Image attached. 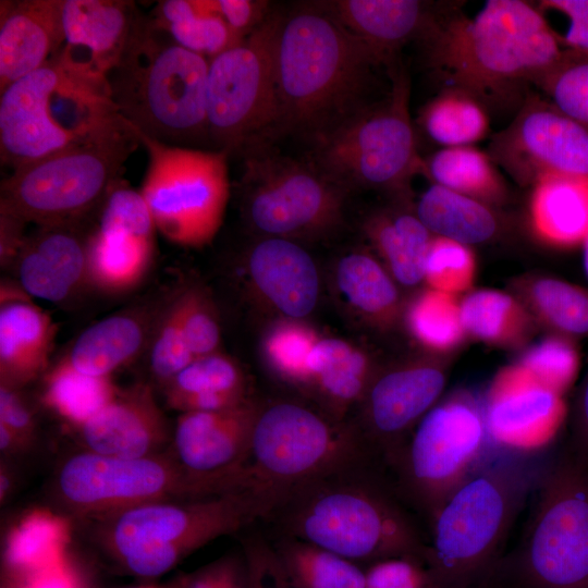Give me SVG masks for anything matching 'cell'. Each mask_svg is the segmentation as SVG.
Returning a JSON list of instances; mask_svg holds the SVG:
<instances>
[{
	"instance_id": "1",
	"label": "cell",
	"mask_w": 588,
	"mask_h": 588,
	"mask_svg": "<svg viewBox=\"0 0 588 588\" xmlns=\"http://www.w3.org/2000/svg\"><path fill=\"white\" fill-rule=\"evenodd\" d=\"M274 63L278 136L313 145L370 105L375 70L384 66L323 1L281 13Z\"/></svg>"
},
{
	"instance_id": "2",
	"label": "cell",
	"mask_w": 588,
	"mask_h": 588,
	"mask_svg": "<svg viewBox=\"0 0 588 588\" xmlns=\"http://www.w3.org/2000/svg\"><path fill=\"white\" fill-rule=\"evenodd\" d=\"M421 41L445 88L486 109L515 101L567 53L539 7L522 0H489L473 17L444 10Z\"/></svg>"
},
{
	"instance_id": "3",
	"label": "cell",
	"mask_w": 588,
	"mask_h": 588,
	"mask_svg": "<svg viewBox=\"0 0 588 588\" xmlns=\"http://www.w3.org/2000/svg\"><path fill=\"white\" fill-rule=\"evenodd\" d=\"M530 451L502 449L429 519L425 564L431 588H467L489 576L540 470Z\"/></svg>"
},
{
	"instance_id": "4",
	"label": "cell",
	"mask_w": 588,
	"mask_h": 588,
	"mask_svg": "<svg viewBox=\"0 0 588 588\" xmlns=\"http://www.w3.org/2000/svg\"><path fill=\"white\" fill-rule=\"evenodd\" d=\"M209 63L140 14L107 77L111 100L135 131L164 144L199 148L210 144Z\"/></svg>"
},
{
	"instance_id": "5",
	"label": "cell",
	"mask_w": 588,
	"mask_h": 588,
	"mask_svg": "<svg viewBox=\"0 0 588 588\" xmlns=\"http://www.w3.org/2000/svg\"><path fill=\"white\" fill-rule=\"evenodd\" d=\"M344 473L297 488L279 513L286 537L310 542L347 560L414 555L427 544L406 511L380 486L343 480Z\"/></svg>"
},
{
	"instance_id": "6",
	"label": "cell",
	"mask_w": 588,
	"mask_h": 588,
	"mask_svg": "<svg viewBox=\"0 0 588 588\" xmlns=\"http://www.w3.org/2000/svg\"><path fill=\"white\" fill-rule=\"evenodd\" d=\"M268 515L264 501L244 489L193 500L152 502L97 518V544L126 573L156 578L192 552Z\"/></svg>"
},
{
	"instance_id": "7",
	"label": "cell",
	"mask_w": 588,
	"mask_h": 588,
	"mask_svg": "<svg viewBox=\"0 0 588 588\" xmlns=\"http://www.w3.org/2000/svg\"><path fill=\"white\" fill-rule=\"evenodd\" d=\"M119 117L108 82L81 76L54 56L1 90V163L15 171L85 140Z\"/></svg>"
},
{
	"instance_id": "8",
	"label": "cell",
	"mask_w": 588,
	"mask_h": 588,
	"mask_svg": "<svg viewBox=\"0 0 588 588\" xmlns=\"http://www.w3.org/2000/svg\"><path fill=\"white\" fill-rule=\"evenodd\" d=\"M138 144L120 115L85 140L13 171L1 182L0 209L37 226L86 221L121 181Z\"/></svg>"
},
{
	"instance_id": "9",
	"label": "cell",
	"mask_w": 588,
	"mask_h": 588,
	"mask_svg": "<svg viewBox=\"0 0 588 588\" xmlns=\"http://www.w3.org/2000/svg\"><path fill=\"white\" fill-rule=\"evenodd\" d=\"M391 90L314 144L313 161L347 193L384 192L408 200L411 181L427 176L411 121L409 79L396 63L388 70Z\"/></svg>"
},
{
	"instance_id": "10",
	"label": "cell",
	"mask_w": 588,
	"mask_h": 588,
	"mask_svg": "<svg viewBox=\"0 0 588 588\" xmlns=\"http://www.w3.org/2000/svg\"><path fill=\"white\" fill-rule=\"evenodd\" d=\"M358 433L297 403L260 407L245 465L248 489L269 514L291 492L345 473L363 455Z\"/></svg>"
},
{
	"instance_id": "11",
	"label": "cell",
	"mask_w": 588,
	"mask_h": 588,
	"mask_svg": "<svg viewBox=\"0 0 588 588\" xmlns=\"http://www.w3.org/2000/svg\"><path fill=\"white\" fill-rule=\"evenodd\" d=\"M240 490L236 481L187 470L172 449L137 458L82 451L59 467L53 491L62 507L84 520L138 505L219 495Z\"/></svg>"
},
{
	"instance_id": "12",
	"label": "cell",
	"mask_w": 588,
	"mask_h": 588,
	"mask_svg": "<svg viewBox=\"0 0 588 588\" xmlns=\"http://www.w3.org/2000/svg\"><path fill=\"white\" fill-rule=\"evenodd\" d=\"M539 487L511 577L516 588H588V463L567 446Z\"/></svg>"
},
{
	"instance_id": "13",
	"label": "cell",
	"mask_w": 588,
	"mask_h": 588,
	"mask_svg": "<svg viewBox=\"0 0 588 588\" xmlns=\"http://www.w3.org/2000/svg\"><path fill=\"white\" fill-rule=\"evenodd\" d=\"M267 143L243 158L242 213L261 237L292 241L334 231L343 219V187L313 159H296Z\"/></svg>"
},
{
	"instance_id": "14",
	"label": "cell",
	"mask_w": 588,
	"mask_h": 588,
	"mask_svg": "<svg viewBox=\"0 0 588 588\" xmlns=\"http://www.w3.org/2000/svg\"><path fill=\"white\" fill-rule=\"evenodd\" d=\"M485 401L465 390L439 401L415 426L393 462L401 488L430 519L490 457Z\"/></svg>"
},
{
	"instance_id": "15",
	"label": "cell",
	"mask_w": 588,
	"mask_h": 588,
	"mask_svg": "<svg viewBox=\"0 0 588 588\" xmlns=\"http://www.w3.org/2000/svg\"><path fill=\"white\" fill-rule=\"evenodd\" d=\"M134 132L148 154L139 192L157 231L180 246L209 244L222 225L228 206L230 155L169 145Z\"/></svg>"
},
{
	"instance_id": "16",
	"label": "cell",
	"mask_w": 588,
	"mask_h": 588,
	"mask_svg": "<svg viewBox=\"0 0 588 588\" xmlns=\"http://www.w3.org/2000/svg\"><path fill=\"white\" fill-rule=\"evenodd\" d=\"M281 13L210 60L207 109L210 144L241 156L278 137L274 49Z\"/></svg>"
},
{
	"instance_id": "17",
	"label": "cell",
	"mask_w": 588,
	"mask_h": 588,
	"mask_svg": "<svg viewBox=\"0 0 588 588\" xmlns=\"http://www.w3.org/2000/svg\"><path fill=\"white\" fill-rule=\"evenodd\" d=\"M487 152L522 186L547 176L588 182V130L536 96L525 98L513 121L492 136Z\"/></svg>"
},
{
	"instance_id": "18",
	"label": "cell",
	"mask_w": 588,
	"mask_h": 588,
	"mask_svg": "<svg viewBox=\"0 0 588 588\" xmlns=\"http://www.w3.org/2000/svg\"><path fill=\"white\" fill-rule=\"evenodd\" d=\"M98 211L87 240L88 286L108 295L128 293L152 266L157 228L140 192L122 180Z\"/></svg>"
},
{
	"instance_id": "19",
	"label": "cell",
	"mask_w": 588,
	"mask_h": 588,
	"mask_svg": "<svg viewBox=\"0 0 588 588\" xmlns=\"http://www.w3.org/2000/svg\"><path fill=\"white\" fill-rule=\"evenodd\" d=\"M448 357L422 356L378 369L363 399L368 438L393 461L404 436L438 402L448 379Z\"/></svg>"
},
{
	"instance_id": "20",
	"label": "cell",
	"mask_w": 588,
	"mask_h": 588,
	"mask_svg": "<svg viewBox=\"0 0 588 588\" xmlns=\"http://www.w3.org/2000/svg\"><path fill=\"white\" fill-rule=\"evenodd\" d=\"M260 407L247 399L228 409L181 413L173 428L174 455L193 474L247 488L244 468Z\"/></svg>"
},
{
	"instance_id": "21",
	"label": "cell",
	"mask_w": 588,
	"mask_h": 588,
	"mask_svg": "<svg viewBox=\"0 0 588 588\" xmlns=\"http://www.w3.org/2000/svg\"><path fill=\"white\" fill-rule=\"evenodd\" d=\"M139 15L132 1L63 0L64 41L56 58L81 76L108 82Z\"/></svg>"
},
{
	"instance_id": "22",
	"label": "cell",
	"mask_w": 588,
	"mask_h": 588,
	"mask_svg": "<svg viewBox=\"0 0 588 588\" xmlns=\"http://www.w3.org/2000/svg\"><path fill=\"white\" fill-rule=\"evenodd\" d=\"M84 450L114 457L137 458L168 451L173 430L152 388L135 383L76 429Z\"/></svg>"
},
{
	"instance_id": "23",
	"label": "cell",
	"mask_w": 588,
	"mask_h": 588,
	"mask_svg": "<svg viewBox=\"0 0 588 588\" xmlns=\"http://www.w3.org/2000/svg\"><path fill=\"white\" fill-rule=\"evenodd\" d=\"M485 414L492 444L518 449L523 442L551 437L563 424L566 407L561 394L514 363L497 375L485 400Z\"/></svg>"
},
{
	"instance_id": "24",
	"label": "cell",
	"mask_w": 588,
	"mask_h": 588,
	"mask_svg": "<svg viewBox=\"0 0 588 588\" xmlns=\"http://www.w3.org/2000/svg\"><path fill=\"white\" fill-rule=\"evenodd\" d=\"M85 222L39 225L27 234L14 269L29 296L59 304L88 286Z\"/></svg>"
},
{
	"instance_id": "25",
	"label": "cell",
	"mask_w": 588,
	"mask_h": 588,
	"mask_svg": "<svg viewBox=\"0 0 588 588\" xmlns=\"http://www.w3.org/2000/svg\"><path fill=\"white\" fill-rule=\"evenodd\" d=\"M245 267L254 291L284 319L302 320L315 309L318 269L296 241L261 237L247 252Z\"/></svg>"
},
{
	"instance_id": "26",
	"label": "cell",
	"mask_w": 588,
	"mask_h": 588,
	"mask_svg": "<svg viewBox=\"0 0 588 588\" xmlns=\"http://www.w3.org/2000/svg\"><path fill=\"white\" fill-rule=\"evenodd\" d=\"M0 91L61 49L63 0L0 2Z\"/></svg>"
},
{
	"instance_id": "27",
	"label": "cell",
	"mask_w": 588,
	"mask_h": 588,
	"mask_svg": "<svg viewBox=\"0 0 588 588\" xmlns=\"http://www.w3.org/2000/svg\"><path fill=\"white\" fill-rule=\"evenodd\" d=\"M328 10L389 70L412 39H422L443 10L417 0H333Z\"/></svg>"
},
{
	"instance_id": "28",
	"label": "cell",
	"mask_w": 588,
	"mask_h": 588,
	"mask_svg": "<svg viewBox=\"0 0 588 588\" xmlns=\"http://www.w3.org/2000/svg\"><path fill=\"white\" fill-rule=\"evenodd\" d=\"M58 327L30 299L0 305V385L23 389L50 367Z\"/></svg>"
},
{
	"instance_id": "29",
	"label": "cell",
	"mask_w": 588,
	"mask_h": 588,
	"mask_svg": "<svg viewBox=\"0 0 588 588\" xmlns=\"http://www.w3.org/2000/svg\"><path fill=\"white\" fill-rule=\"evenodd\" d=\"M363 231L376 257L397 284L413 287L424 282L433 235L407 200L372 211L364 220Z\"/></svg>"
},
{
	"instance_id": "30",
	"label": "cell",
	"mask_w": 588,
	"mask_h": 588,
	"mask_svg": "<svg viewBox=\"0 0 588 588\" xmlns=\"http://www.w3.org/2000/svg\"><path fill=\"white\" fill-rule=\"evenodd\" d=\"M371 358L339 338H319L310 354L306 389L336 421L362 403L377 373Z\"/></svg>"
},
{
	"instance_id": "31",
	"label": "cell",
	"mask_w": 588,
	"mask_h": 588,
	"mask_svg": "<svg viewBox=\"0 0 588 588\" xmlns=\"http://www.w3.org/2000/svg\"><path fill=\"white\" fill-rule=\"evenodd\" d=\"M152 318L142 309L111 315L84 330L64 355L78 371L94 377H112L149 345Z\"/></svg>"
},
{
	"instance_id": "32",
	"label": "cell",
	"mask_w": 588,
	"mask_h": 588,
	"mask_svg": "<svg viewBox=\"0 0 588 588\" xmlns=\"http://www.w3.org/2000/svg\"><path fill=\"white\" fill-rule=\"evenodd\" d=\"M334 284L347 308L371 328L389 331L402 321L405 304L397 283L371 253L343 255L335 265Z\"/></svg>"
},
{
	"instance_id": "33",
	"label": "cell",
	"mask_w": 588,
	"mask_h": 588,
	"mask_svg": "<svg viewBox=\"0 0 588 588\" xmlns=\"http://www.w3.org/2000/svg\"><path fill=\"white\" fill-rule=\"evenodd\" d=\"M70 520L49 509L24 513L7 531L1 577L21 579L39 574L68 555Z\"/></svg>"
},
{
	"instance_id": "34",
	"label": "cell",
	"mask_w": 588,
	"mask_h": 588,
	"mask_svg": "<svg viewBox=\"0 0 588 588\" xmlns=\"http://www.w3.org/2000/svg\"><path fill=\"white\" fill-rule=\"evenodd\" d=\"M529 223L546 244L569 248L588 237V182L547 176L531 186Z\"/></svg>"
},
{
	"instance_id": "35",
	"label": "cell",
	"mask_w": 588,
	"mask_h": 588,
	"mask_svg": "<svg viewBox=\"0 0 588 588\" xmlns=\"http://www.w3.org/2000/svg\"><path fill=\"white\" fill-rule=\"evenodd\" d=\"M414 209L432 235L470 247L495 241L505 228L498 207L433 183L421 194Z\"/></svg>"
},
{
	"instance_id": "36",
	"label": "cell",
	"mask_w": 588,
	"mask_h": 588,
	"mask_svg": "<svg viewBox=\"0 0 588 588\" xmlns=\"http://www.w3.org/2000/svg\"><path fill=\"white\" fill-rule=\"evenodd\" d=\"M460 310L467 338L493 347L525 348L538 328L512 292L473 289L460 298Z\"/></svg>"
},
{
	"instance_id": "37",
	"label": "cell",
	"mask_w": 588,
	"mask_h": 588,
	"mask_svg": "<svg viewBox=\"0 0 588 588\" xmlns=\"http://www.w3.org/2000/svg\"><path fill=\"white\" fill-rule=\"evenodd\" d=\"M512 293L549 333L576 341L588 338L587 289L551 275L530 274L514 280Z\"/></svg>"
},
{
	"instance_id": "38",
	"label": "cell",
	"mask_w": 588,
	"mask_h": 588,
	"mask_svg": "<svg viewBox=\"0 0 588 588\" xmlns=\"http://www.w3.org/2000/svg\"><path fill=\"white\" fill-rule=\"evenodd\" d=\"M112 377H94L75 369L65 356L42 376L40 402L65 425L78 429L120 392Z\"/></svg>"
},
{
	"instance_id": "39",
	"label": "cell",
	"mask_w": 588,
	"mask_h": 588,
	"mask_svg": "<svg viewBox=\"0 0 588 588\" xmlns=\"http://www.w3.org/2000/svg\"><path fill=\"white\" fill-rule=\"evenodd\" d=\"M148 17L177 45L209 60L245 38L230 28L211 0L159 1Z\"/></svg>"
},
{
	"instance_id": "40",
	"label": "cell",
	"mask_w": 588,
	"mask_h": 588,
	"mask_svg": "<svg viewBox=\"0 0 588 588\" xmlns=\"http://www.w3.org/2000/svg\"><path fill=\"white\" fill-rule=\"evenodd\" d=\"M425 162L433 184L498 208L510 198L499 167L474 146L441 148Z\"/></svg>"
},
{
	"instance_id": "41",
	"label": "cell",
	"mask_w": 588,
	"mask_h": 588,
	"mask_svg": "<svg viewBox=\"0 0 588 588\" xmlns=\"http://www.w3.org/2000/svg\"><path fill=\"white\" fill-rule=\"evenodd\" d=\"M402 321L408 334L437 357L452 354L467 339L460 298L430 287L417 292L405 305Z\"/></svg>"
},
{
	"instance_id": "42",
	"label": "cell",
	"mask_w": 588,
	"mask_h": 588,
	"mask_svg": "<svg viewBox=\"0 0 588 588\" xmlns=\"http://www.w3.org/2000/svg\"><path fill=\"white\" fill-rule=\"evenodd\" d=\"M420 124L442 148L474 146L486 137L490 128L486 107L455 88H444L425 106Z\"/></svg>"
},
{
	"instance_id": "43",
	"label": "cell",
	"mask_w": 588,
	"mask_h": 588,
	"mask_svg": "<svg viewBox=\"0 0 588 588\" xmlns=\"http://www.w3.org/2000/svg\"><path fill=\"white\" fill-rule=\"evenodd\" d=\"M275 552L297 588H365V573L351 560L310 542L285 537Z\"/></svg>"
},
{
	"instance_id": "44",
	"label": "cell",
	"mask_w": 588,
	"mask_h": 588,
	"mask_svg": "<svg viewBox=\"0 0 588 588\" xmlns=\"http://www.w3.org/2000/svg\"><path fill=\"white\" fill-rule=\"evenodd\" d=\"M318 339L301 320L284 319L264 336V359L282 380L305 390L310 354Z\"/></svg>"
},
{
	"instance_id": "45",
	"label": "cell",
	"mask_w": 588,
	"mask_h": 588,
	"mask_svg": "<svg viewBox=\"0 0 588 588\" xmlns=\"http://www.w3.org/2000/svg\"><path fill=\"white\" fill-rule=\"evenodd\" d=\"M515 363L540 384L563 395L578 375L580 355L576 340L549 333L527 345Z\"/></svg>"
},
{
	"instance_id": "46",
	"label": "cell",
	"mask_w": 588,
	"mask_h": 588,
	"mask_svg": "<svg viewBox=\"0 0 588 588\" xmlns=\"http://www.w3.org/2000/svg\"><path fill=\"white\" fill-rule=\"evenodd\" d=\"M225 392L246 393V382L238 364L220 352L193 359L163 388L166 401Z\"/></svg>"
},
{
	"instance_id": "47",
	"label": "cell",
	"mask_w": 588,
	"mask_h": 588,
	"mask_svg": "<svg viewBox=\"0 0 588 588\" xmlns=\"http://www.w3.org/2000/svg\"><path fill=\"white\" fill-rule=\"evenodd\" d=\"M476 272L470 246L433 235L425 264L427 287L458 297L473 290Z\"/></svg>"
},
{
	"instance_id": "48",
	"label": "cell",
	"mask_w": 588,
	"mask_h": 588,
	"mask_svg": "<svg viewBox=\"0 0 588 588\" xmlns=\"http://www.w3.org/2000/svg\"><path fill=\"white\" fill-rule=\"evenodd\" d=\"M558 110L588 130V57L567 48L561 63L536 84Z\"/></svg>"
},
{
	"instance_id": "49",
	"label": "cell",
	"mask_w": 588,
	"mask_h": 588,
	"mask_svg": "<svg viewBox=\"0 0 588 588\" xmlns=\"http://www.w3.org/2000/svg\"><path fill=\"white\" fill-rule=\"evenodd\" d=\"M149 345V369L162 389L195 359L183 329L176 297L156 321Z\"/></svg>"
},
{
	"instance_id": "50",
	"label": "cell",
	"mask_w": 588,
	"mask_h": 588,
	"mask_svg": "<svg viewBox=\"0 0 588 588\" xmlns=\"http://www.w3.org/2000/svg\"><path fill=\"white\" fill-rule=\"evenodd\" d=\"M183 329L195 358L219 351L220 324L213 306L199 289L191 287L176 296Z\"/></svg>"
},
{
	"instance_id": "51",
	"label": "cell",
	"mask_w": 588,
	"mask_h": 588,
	"mask_svg": "<svg viewBox=\"0 0 588 588\" xmlns=\"http://www.w3.org/2000/svg\"><path fill=\"white\" fill-rule=\"evenodd\" d=\"M365 578V588H431L425 561L414 555L376 561Z\"/></svg>"
},
{
	"instance_id": "52",
	"label": "cell",
	"mask_w": 588,
	"mask_h": 588,
	"mask_svg": "<svg viewBox=\"0 0 588 588\" xmlns=\"http://www.w3.org/2000/svg\"><path fill=\"white\" fill-rule=\"evenodd\" d=\"M247 588H287L290 580L275 551L261 541L246 546Z\"/></svg>"
},
{
	"instance_id": "53",
	"label": "cell",
	"mask_w": 588,
	"mask_h": 588,
	"mask_svg": "<svg viewBox=\"0 0 588 588\" xmlns=\"http://www.w3.org/2000/svg\"><path fill=\"white\" fill-rule=\"evenodd\" d=\"M0 424L34 443L37 436L36 416L22 389L0 385Z\"/></svg>"
},
{
	"instance_id": "54",
	"label": "cell",
	"mask_w": 588,
	"mask_h": 588,
	"mask_svg": "<svg viewBox=\"0 0 588 588\" xmlns=\"http://www.w3.org/2000/svg\"><path fill=\"white\" fill-rule=\"evenodd\" d=\"M211 3L230 28L242 37L258 28L271 14L266 1L211 0Z\"/></svg>"
},
{
	"instance_id": "55",
	"label": "cell",
	"mask_w": 588,
	"mask_h": 588,
	"mask_svg": "<svg viewBox=\"0 0 588 588\" xmlns=\"http://www.w3.org/2000/svg\"><path fill=\"white\" fill-rule=\"evenodd\" d=\"M538 7L564 14L569 21L564 46L588 57V0H543Z\"/></svg>"
},
{
	"instance_id": "56",
	"label": "cell",
	"mask_w": 588,
	"mask_h": 588,
	"mask_svg": "<svg viewBox=\"0 0 588 588\" xmlns=\"http://www.w3.org/2000/svg\"><path fill=\"white\" fill-rule=\"evenodd\" d=\"M187 588H247V568L236 556H225L191 576Z\"/></svg>"
},
{
	"instance_id": "57",
	"label": "cell",
	"mask_w": 588,
	"mask_h": 588,
	"mask_svg": "<svg viewBox=\"0 0 588 588\" xmlns=\"http://www.w3.org/2000/svg\"><path fill=\"white\" fill-rule=\"evenodd\" d=\"M1 588H85V585L69 554L39 574L21 579L1 577Z\"/></svg>"
},
{
	"instance_id": "58",
	"label": "cell",
	"mask_w": 588,
	"mask_h": 588,
	"mask_svg": "<svg viewBox=\"0 0 588 588\" xmlns=\"http://www.w3.org/2000/svg\"><path fill=\"white\" fill-rule=\"evenodd\" d=\"M27 223L15 215L0 209V265L14 268L25 243Z\"/></svg>"
},
{
	"instance_id": "59",
	"label": "cell",
	"mask_w": 588,
	"mask_h": 588,
	"mask_svg": "<svg viewBox=\"0 0 588 588\" xmlns=\"http://www.w3.org/2000/svg\"><path fill=\"white\" fill-rule=\"evenodd\" d=\"M568 449L588 463V371L574 401L572 412V437Z\"/></svg>"
},
{
	"instance_id": "60",
	"label": "cell",
	"mask_w": 588,
	"mask_h": 588,
	"mask_svg": "<svg viewBox=\"0 0 588 588\" xmlns=\"http://www.w3.org/2000/svg\"><path fill=\"white\" fill-rule=\"evenodd\" d=\"M33 442L0 424V451L4 457L21 455L28 451Z\"/></svg>"
},
{
	"instance_id": "61",
	"label": "cell",
	"mask_w": 588,
	"mask_h": 588,
	"mask_svg": "<svg viewBox=\"0 0 588 588\" xmlns=\"http://www.w3.org/2000/svg\"><path fill=\"white\" fill-rule=\"evenodd\" d=\"M15 488L13 470L2 460L0 464V503L3 505L12 495Z\"/></svg>"
},
{
	"instance_id": "62",
	"label": "cell",
	"mask_w": 588,
	"mask_h": 588,
	"mask_svg": "<svg viewBox=\"0 0 588 588\" xmlns=\"http://www.w3.org/2000/svg\"><path fill=\"white\" fill-rule=\"evenodd\" d=\"M192 575L181 576L166 585H147L133 588H187Z\"/></svg>"
},
{
	"instance_id": "63",
	"label": "cell",
	"mask_w": 588,
	"mask_h": 588,
	"mask_svg": "<svg viewBox=\"0 0 588 588\" xmlns=\"http://www.w3.org/2000/svg\"><path fill=\"white\" fill-rule=\"evenodd\" d=\"M498 567L485 579L467 587V588H498Z\"/></svg>"
},
{
	"instance_id": "64",
	"label": "cell",
	"mask_w": 588,
	"mask_h": 588,
	"mask_svg": "<svg viewBox=\"0 0 588 588\" xmlns=\"http://www.w3.org/2000/svg\"><path fill=\"white\" fill-rule=\"evenodd\" d=\"M581 246H583L584 268H585V271H586V274H587V278H588V237L584 241Z\"/></svg>"
}]
</instances>
